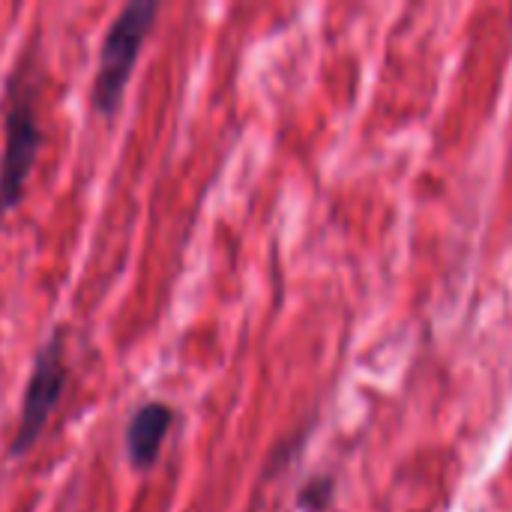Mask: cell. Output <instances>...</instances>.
Wrapping results in <instances>:
<instances>
[{
  "label": "cell",
  "mask_w": 512,
  "mask_h": 512,
  "mask_svg": "<svg viewBox=\"0 0 512 512\" xmlns=\"http://www.w3.org/2000/svg\"><path fill=\"white\" fill-rule=\"evenodd\" d=\"M42 147L36 114V69L33 51H21L3 84V153H0V222L24 198V186Z\"/></svg>",
  "instance_id": "1"
},
{
  "label": "cell",
  "mask_w": 512,
  "mask_h": 512,
  "mask_svg": "<svg viewBox=\"0 0 512 512\" xmlns=\"http://www.w3.org/2000/svg\"><path fill=\"white\" fill-rule=\"evenodd\" d=\"M156 15H159V3H153V0L126 3L114 15L108 33L102 39V48H99V63H96V75H93V90H90L93 108L102 117L117 114L123 93L129 87L132 69L141 57L144 39L153 30Z\"/></svg>",
  "instance_id": "2"
},
{
  "label": "cell",
  "mask_w": 512,
  "mask_h": 512,
  "mask_svg": "<svg viewBox=\"0 0 512 512\" xmlns=\"http://www.w3.org/2000/svg\"><path fill=\"white\" fill-rule=\"evenodd\" d=\"M66 381H69V363H66V336L63 330H54L42 348L33 357V369L27 375V387H24V399H21V411H18V423L12 432V444H9V456L21 459L33 450V444L42 438L48 420L54 417L63 393H66Z\"/></svg>",
  "instance_id": "3"
},
{
  "label": "cell",
  "mask_w": 512,
  "mask_h": 512,
  "mask_svg": "<svg viewBox=\"0 0 512 512\" xmlns=\"http://www.w3.org/2000/svg\"><path fill=\"white\" fill-rule=\"evenodd\" d=\"M171 423H174V411L165 402H144L135 408V414L126 423V435H123L126 456L135 471H147L156 465Z\"/></svg>",
  "instance_id": "4"
},
{
  "label": "cell",
  "mask_w": 512,
  "mask_h": 512,
  "mask_svg": "<svg viewBox=\"0 0 512 512\" xmlns=\"http://www.w3.org/2000/svg\"><path fill=\"white\" fill-rule=\"evenodd\" d=\"M333 495H336V483L333 477H312L300 495H297V504L303 512H324L333 504Z\"/></svg>",
  "instance_id": "5"
}]
</instances>
